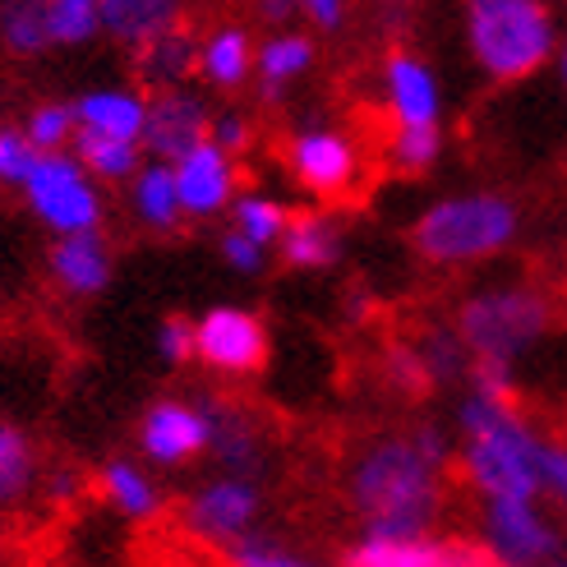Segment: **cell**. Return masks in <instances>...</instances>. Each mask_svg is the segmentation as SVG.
Returning a JSON list of instances; mask_svg holds the SVG:
<instances>
[{
	"label": "cell",
	"mask_w": 567,
	"mask_h": 567,
	"mask_svg": "<svg viewBox=\"0 0 567 567\" xmlns=\"http://www.w3.org/2000/svg\"><path fill=\"white\" fill-rule=\"evenodd\" d=\"M33 485V443L14 424H0V503H19Z\"/></svg>",
	"instance_id": "30"
},
{
	"label": "cell",
	"mask_w": 567,
	"mask_h": 567,
	"mask_svg": "<svg viewBox=\"0 0 567 567\" xmlns=\"http://www.w3.org/2000/svg\"><path fill=\"white\" fill-rule=\"evenodd\" d=\"M102 494L116 503L125 517H138V522L153 517L157 507H162L157 485H153V480L138 471L134 462H106V466H102Z\"/></svg>",
	"instance_id": "26"
},
{
	"label": "cell",
	"mask_w": 567,
	"mask_h": 567,
	"mask_svg": "<svg viewBox=\"0 0 567 567\" xmlns=\"http://www.w3.org/2000/svg\"><path fill=\"white\" fill-rule=\"evenodd\" d=\"M355 144L337 130H300L291 138V172L315 194H342L355 181Z\"/></svg>",
	"instance_id": "11"
},
{
	"label": "cell",
	"mask_w": 567,
	"mask_h": 567,
	"mask_svg": "<svg viewBox=\"0 0 567 567\" xmlns=\"http://www.w3.org/2000/svg\"><path fill=\"white\" fill-rule=\"evenodd\" d=\"M74 162L97 181H134L138 176V144H125V138H106V134H74Z\"/></svg>",
	"instance_id": "24"
},
{
	"label": "cell",
	"mask_w": 567,
	"mask_h": 567,
	"mask_svg": "<svg viewBox=\"0 0 567 567\" xmlns=\"http://www.w3.org/2000/svg\"><path fill=\"white\" fill-rule=\"evenodd\" d=\"M254 517H259V485L254 480H236V475H221L213 485H204L185 507V526L198 540H213V545L249 540Z\"/></svg>",
	"instance_id": "9"
},
{
	"label": "cell",
	"mask_w": 567,
	"mask_h": 567,
	"mask_svg": "<svg viewBox=\"0 0 567 567\" xmlns=\"http://www.w3.org/2000/svg\"><path fill=\"white\" fill-rule=\"evenodd\" d=\"M466 38L494 79H526L558 51L554 14L540 0H475L466 10Z\"/></svg>",
	"instance_id": "3"
},
{
	"label": "cell",
	"mask_w": 567,
	"mask_h": 567,
	"mask_svg": "<svg viewBox=\"0 0 567 567\" xmlns=\"http://www.w3.org/2000/svg\"><path fill=\"white\" fill-rule=\"evenodd\" d=\"M351 503L364 530L379 535V540L430 535L439 503H443L439 466L424 462L411 439H383L355 462Z\"/></svg>",
	"instance_id": "1"
},
{
	"label": "cell",
	"mask_w": 567,
	"mask_h": 567,
	"mask_svg": "<svg viewBox=\"0 0 567 567\" xmlns=\"http://www.w3.org/2000/svg\"><path fill=\"white\" fill-rule=\"evenodd\" d=\"M51 272L70 296H97L111 281V249L97 231L61 236L51 249Z\"/></svg>",
	"instance_id": "19"
},
{
	"label": "cell",
	"mask_w": 567,
	"mask_h": 567,
	"mask_svg": "<svg viewBox=\"0 0 567 567\" xmlns=\"http://www.w3.org/2000/svg\"><path fill=\"white\" fill-rule=\"evenodd\" d=\"M231 567H323V563H315V558H305V554H291V549H281V545H272V540H240V545H231Z\"/></svg>",
	"instance_id": "35"
},
{
	"label": "cell",
	"mask_w": 567,
	"mask_h": 567,
	"mask_svg": "<svg viewBox=\"0 0 567 567\" xmlns=\"http://www.w3.org/2000/svg\"><path fill=\"white\" fill-rule=\"evenodd\" d=\"M213 130V111L208 102L189 93V89H172V93H153L148 97V125H144V148L176 166L181 157H189L198 144H208Z\"/></svg>",
	"instance_id": "10"
},
{
	"label": "cell",
	"mask_w": 567,
	"mask_h": 567,
	"mask_svg": "<svg viewBox=\"0 0 567 567\" xmlns=\"http://www.w3.org/2000/svg\"><path fill=\"white\" fill-rule=\"evenodd\" d=\"M554 567H567V563H554Z\"/></svg>",
	"instance_id": "46"
},
{
	"label": "cell",
	"mask_w": 567,
	"mask_h": 567,
	"mask_svg": "<svg viewBox=\"0 0 567 567\" xmlns=\"http://www.w3.org/2000/svg\"><path fill=\"white\" fill-rule=\"evenodd\" d=\"M194 355L221 374H249L268 360V328L240 305H217L194 323Z\"/></svg>",
	"instance_id": "8"
},
{
	"label": "cell",
	"mask_w": 567,
	"mask_h": 567,
	"mask_svg": "<svg viewBox=\"0 0 567 567\" xmlns=\"http://www.w3.org/2000/svg\"><path fill=\"white\" fill-rule=\"evenodd\" d=\"M33 166H38V153L23 138V130H0V181L23 185Z\"/></svg>",
	"instance_id": "36"
},
{
	"label": "cell",
	"mask_w": 567,
	"mask_h": 567,
	"mask_svg": "<svg viewBox=\"0 0 567 567\" xmlns=\"http://www.w3.org/2000/svg\"><path fill=\"white\" fill-rule=\"evenodd\" d=\"M198 411L208 420V447L221 457V466L236 480H254V471H259V430L249 424V415L231 402H213V396L198 402Z\"/></svg>",
	"instance_id": "17"
},
{
	"label": "cell",
	"mask_w": 567,
	"mask_h": 567,
	"mask_svg": "<svg viewBox=\"0 0 567 567\" xmlns=\"http://www.w3.org/2000/svg\"><path fill=\"white\" fill-rule=\"evenodd\" d=\"M415 351H420L424 370H430L434 383H452V379H466L471 374V351H466V342L457 337V328H443V323L424 328Z\"/></svg>",
	"instance_id": "27"
},
{
	"label": "cell",
	"mask_w": 567,
	"mask_h": 567,
	"mask_svg": "<svg viewBox=\"0 0 567 567\" xmlns=\"http://www.w3.org/2000/svg\"><path fill=\"white\" fill-rule=\"evenodd\" d=\"M485 549L507 567H554L558 549H563V535L540 513L535 498H489Z\"/></svg>",
	"instance_id": "7"
},
{
	"label": "cell",
	"mask_w": 567,
	"mask_h": 567,
	"mask_svg": "<svg viewBox=\"0 0 567 567\" xmlns=\"http://www.w3.org/2000/svg\"><path fill=\"white\" fill-rule=\"evenodd\" d=\"M74 121L89 134L125 138V144L144 148V125H148V97H138L130 89H93L74 102Z\"/></svg>",
	"instance_id": "16"
},
{
	"label": "cell",
	"mask_w": 567,
	"mask_h": 567,
	"mask_svg": "<svg viewBox=\"0 0 567 567\" xmlns=\"http://www.w3.org/2000/svg\"><path fill=\"white\" fill-rule=\"evenodd\" d=\"M23 194H28V208H33L51 231H61V236L97 231L102 198L93 189V176L83 172L70 153L38 157V166L23 181Z\"/></svg>",
	"instance_id": "6"
},
{
	"label": "cell",
	"mask_w": 567,
	"mask_h": 567,
	"mask_svg": "<svg viewBox=\"0 0 567 567\" xmlns=\"http://www.w3.org/2000/svg\"><path fill=\"white\" fill-rule=\"evenodd\" d=\"M439 153H443L439 130H396L392 144H388L392 166H402V172H424V166L439 162Z\"/></svg>",
	"instance_id": "33"
},
{
	"label": "cell",
	"mask_w": 567,
	"mask_h": 567,
	"mask_svg": "<svg viewBox=\"0 0 567 567\" xmlns=\"http://www.w3.org/2000/svg\"><path fill=\"white\" fill-rule=\"evenodd\" d=\"M97 14H102V33L134 51H144L172 28H181V6H172V0H102Z\"/></svg>",
	"instance_id": "18"
},
{
	"label": "cell",
	"mask_w": 567,
	"mask_h": 567,
	"mask_svg": "<svg viewBox=\"0 0 567 567\" xmlns=\"http://www.w3.org/2000/svg\"><path fill=\"white\" fill-rule=\"evenodd\" d=\"M411 443H415V452H420V457L424 462H430V466H447V457H452V443H447V434L439 430V424H420V430L411 434Z\"/></svg>",
	"instance_id": "42"
},
{
	"label": "cell",
	"mask_w": 567,
	"mask_h": 567,
	"mask_svg": "<svg viewBox=\"0 0 567 567\" xmlns=\"http://www.w3.org/2000/svg\"><path fill=\"white\" fill-rule=\"evenodd\" d=\"M517 236V208L503 194H457L424 208L411 240L430 264H475L489 259Z\"/></svg>",
	"instance_id": "4"
},
{
	"label": "cell",
	"mask_w": 567,
	"mask_h": 567,
	"mask_svg": "<svg viewBox=\"0 0 567 567\" xmlns=\"http://www.w3.org/2000/svg\"><path fill=\"white\" fill-rule=\"evenodd\" d=\"M134 213L144 217L153 231H172V226L185 217L181 189H176V172L166 162L138 166V176H134Z\"/></svg>",
	"instance_id": "23"
},
{
	"label": "cell",
	"mask_w": 567,
	"mask_h": 567,
	"mask_svg": "<svg viewBox=\"0 0 567 567\" xmlns=\"http://www.w3.org/2000/svg\"><path fill=\"white\" fill-rule=\"evenodd\" d=\"M74 134H79V121H74V106L70 102H42L33 116H28V125H23V138L33 144L38 157L61 153Z\"/></svg>",
	"instance_id": "32"
},
{
	"label": "cell",
	"mask_w": 567,
	"mask_h": 567,
	"mask_svg": "<svg viewBox=\"0 0 567 567\" xmlns=\"http://www.w3.org/2000/svg\"><path fill=\"white\" fill-rule=\"evenodd\" d=\"M0 42L14 55H42L51 47L47 33V6L33 0H14V6H0Z\"/></svg>",
	"instance_id": "28"
},
{
	"label": "cell",
	"mask_w": 567,
	"mask_h": 567,
	"mask_svg": "<svg viewBox=\"0 0 567 567\" xmlns=\"http://www.w3.org/2000/svg\"><path fill=\"white\" fill-rule=\"evenodd\" d=\"M172 172H176V189H181V208L189 217H213L236 198V166L213 144H198Z\"/></svg>",
	"instance_id": "13"
},
{
	"label": "cell",
	"mask_w": 567,
	"mask_h": 567,
	"mask_svg": "<svg viewBox=\"0 0 567 567\" xmlns=\"http://www.w3.org/2000/svg\"><path fill=\"white\" fill-rule=\"evenodd\" d=\"M157 351H162L166 364H185V360H194V323L181 319V315L162 319V328H157Z\"/></svg>",
	"instance_id": "38"
},
{
	"label": "cell",
	"mask_w": 567,
	"mask_h": 567,
	"mask_svg": "<svg viewBox=\"0 0 567 567\" xmlns=\"http://www.w3.org/2000/svg\"><path fill=\"white\" fill-rule=\"evenodd\" d=\"M549 328V300L530 287H494L462 305L457 337L466 342L471 360L513 364L526 347H535Z\"/></svg>",
	"instance_id": "5"
},
{
	"label": "cell",
	"mask_w": 567,
	"mask_h": 567,
	"mask_svg": "<svg viewBox=\"0 0 567 567\" xmlns=\"http://www.w3.org/2000/svg\"><path fill=\"white\" fill-rule=\"evenodd\" d=\"M383 74H388V106L396 116V130H439L443 102H439L434 70L406 51H392Z\"/></svg>",
	"instance_id": "14"
},
{
	"label": "cell",
	"mask_w": 567,
	"mask_h": 567,
	"mask_svg": "<svg viewBox=\"0 0 567 567\" xmlns=\"http://www.w3.org/2000/svg\"><path fill=\"white\" fill-rule=\"evenodd\" d=\"M475 383V396L485 402H498V406H513V364H494V360H471V374Z\"/></svg>",
	"instance_id": "37"
},
{
	"label": "cell",
	"mask_w": 567,
	"mask_h": 567,
	"mask_svg": "<svg viewBox=\"0 0 567 567\" xmlns=\"http://www.w3.org/2000/svg\"><path fill=\"white\" fill-rule=\"evenodd\" d=\"M138 443H144L153 462L176 466L208 447V420L189 402H157V406H148L144 424H138Z\"/></svg>",
	"instance_id": "12"
},
{
	"label": "cell",
	"mask_w": 567,
	"mask_h": 567,
	"mask_svg": "<svg viewBox=\"0 0 567 567\" xmlns=\"http://www.w3.org/2000/svg\"><path fill=\"white\" fill-rule=\"evenodd\" d=\"M309 65H315V42H309L305 33H277L259 47V55H254V70H259L268 93H277L281 83L305 74Z\"/></svg>",
	"instance_id": "25"
},
{
	"label": "cell",
	"mask_w": 567,
	"mask_h": 567,
	"mask_svg": "<svg viewBox=\"0 0 567 567\" xmlns=\"http://www.w3.org/2000/svg\"><path fill=\"white\" fill-rule=\"evenodd\" d=\"M558 65H563V83H567V42H563V51H558Z\"/></svg>",
	"instance_id": "45"
},
{
	"label": "cell",
	"mask_w": 567,
	"mask_h": 567,
	"mask_svg": "<svg viewBox=\"0 0 567 567\" xmlns=\"http://www.w3.org/2000/svg\"><path fill=\"white\" fill-rule=\"evenodd\" d=\"M462 466L471 485L489 498H535L545 489L540 475V443L526 424L513 415V406L485 402V396H466L462 411Z\"/></svg>",
	"instance_id": "2"
},
{
	"label": "cell",
	"mask_w": 567,
	"mask_h": 567,
	"mask_svg": "<svg viewBox=\"0 0 567 567\" xmlns=\"http://www.w3.org/2000/svg\"><path fill=\"white\" fill-rule=\"evenodd\" d=\"M475 545H447L434 535H406V540H379L364 535L347 549L342 567H466Z\"/></svg>",
	"instance_id": "15"
},
{
	"label": "cell",
	"mask_w": 567,
	"mask_h": 567,
	"mask_svg": "<svg viewBox=\"0 0 567 567\" xmlns=\"http://www.w3.org/2000/svg\"><path fill=\"white\" fill-rule=\"evenodd\" d=\"M47 33H51V47H79L102 33V14L93 0H51Z\"/></svg>",
	"instance_id": "31"
},
{
	"label": "cell",
	"mask_w": 567,
	"mask_h": 567,
	"mask_svg": "<svg viewBox=\"0 0 567 567\" xmlns=\"http://www.w3.org/2000/svg\"><path fill=\"white\" fill-rule=\"evenodd\" d=\"M254 55H259V47H254L245 28L221 23L204 38V47H198V70H204L208 83H217V89H240L254 70Z\"/></svg>",
	"instance_id": "21"
},
{
	"label": "cell",
	"mask_w": 567,
	"mask_h": 567,
	"mask_svg": "<svg viewBox=\"0 0 567 567\" xmlns=\"http://www.w3.org/2000/svg\"><path fill=\"white\" fill-rule=\"evenodd\" d=\"M383 374H388V383H392L396 392H406V396H424V392L434 388L430 370H424V360H420V351H415L411 342L388 347V355H383Z\"/></svg>",
	"instance_id": "34"
},
{
	"label": "cell",
	"mask_w": 567,
	"mask_h": 567,
	"mask_svg": "<svg viewBox=\"0 0 567 567\" xmlns=\"http://www.w3.org/2000/svg\"><path fill=\"white\" fill-rule=\"evenodd\" d=\"M208 144H213V148H221L226 157H236V153L249 144V121H245V116H236V111H221V116H213Z\"/></svg>",
	"instance_id": "40"
},
{
	"label": "cell",
	"mask_w": 567,
	"mask_h": 567,
	"mask_svg": "<svg viewBox=\"0 0 567 567\" xmlns=\"http://www.w3.org/2000/svg\"><path fill=\"white\" fill-rule=\"evenodd\" d=\"M198 47H204V42H198L189 28H172L166 38H157L153 47L138 51V74H144L148 89L172 93V89H181V83L198 70Z\"/></svg>",
	"instance_id": "22"
},
{
	"label": "cell",
	"mask_w": 567,
	"mask_h": 567,
	"mask_svg": "<svg viewBox=\"0 0 567 567\" xmlns=\"http://www.w3.org/2000/svg\"><path fill=\"white\" fill-rule=\"evenodd\" d=\"M74 485H79V480L61 471V475H55V480H51V494H55V498H70V494H74Z\"/></svg>",
	"instance_id": "44"
},
{
	"label": "cell",
	"mask_w": 567,
	"mask_h": 567,
	"mask_svg": "<svg viewBox=\"0 0 567 567\" xmlns=\"http://www.w3.org/2000/svg\"><path fill=\"white\" fill-rule=\"evenodd\" d=\"M221 259L231 264L236 272L254 277V272H264V264H268V249H264V245H254V240H245L240 231H226V236H221Z\"/></svg>",
	"instance_id": "39"
},
{
	"label": "cell",
	"mask_w": 567,
	"mask_h": 567,
	"mask_svg": "<svg viewBox=\"0 0 567 567\" xmlns=\"http://www.w3.org/2000/svg\"><path fill=\"white\" fill-rule=\"evenodd\" d=\"M305 14H309V23H319V28H342L347 23V6H337V0H309L305 6Z\"/></svg>",
	"instance_id": "43"
},
{
	"label": "cell",
	"mask_w": 567,
	"mask_h": 567,
	"mask_svg": "<svg viewBox=\"0 0 567 567\" xmlns=\"http://www.w3.org/2000/svg\"><path fill=\"white\" fill-rule=\"evenodd\" d=\"M540 475H545V489H554L558 503L567 507V447L563 443H540Z\"/></svg>",
	"instance_id": "41"
},
{
	"label": "cell",
	"mask_w": 567,
	"mask_h": 567,
	"mask_svg": "<svg viewBox=\"0 0 567 567\" xmlns=\"http://www.w3.org/2000/svg\"><path fill=\"white\" fill-rule=\"evenodd\" d=\"M287 221H291V213L277 204V198H268V194H240L236 198V226L231 231H240L245 240H254V245H281V236H287Z\"/></svg>",
	"instance_id": "29"
},
{
	"label": "cell",
	"mask_w": 567,
	"mask_h": 567,
	"mask_svg": "<svg viewBox=\"0 0 567 567\" xmlns=\"http://www.w3.org/2000/svg\"><path fill=\"white\" fill-rule=\"evenodd\" d=\"M281 259L291 268H332L342 259V226L328 213H296L281 236Z\"/></svg>",
	"instance_id": "20"
}]
</instances>
